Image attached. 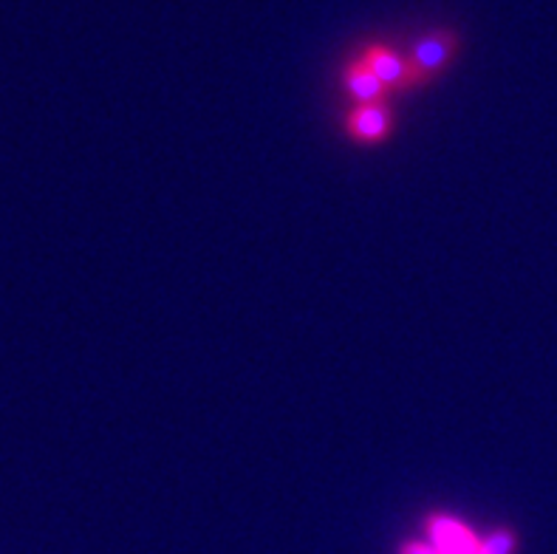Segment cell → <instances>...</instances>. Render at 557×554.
I'll use <instances>...</instances> for the list:
<instances>
[{"label": "cell", "mask_w": 557, "mask_h": 554, "mask_svg": "<svg viewBox=\"0 0 557 554\" xmlns=\"http://www.w3.org/2000/svg\"><path fill=\"white\" fill-rule=\"evenodd\" d=\"M456 49H459V40H456V35L447 32V28L428 32V35L419 37L408 54L410 65L417 71L419 83L433 77V74H438V71H445L447 65H450L453 57H456Z\"/></svg>", "instance_id": "6da1fadb"}, {"label": "cell", "mask_w": 557, "mask_h": 554, "mask_svg": "<svg viewBox=\"0 0 557 554\" xmlns=\"http://www.w3.org/2000/svg\"><path fill=\"white\" fill-rule=\"evenodd\" d=\"M360 60L368 69L374 71L382 83L388 85L391 91H394V88H410L413 83H419L417 71H413L408 57L388 49V46H368L360 54Z\"/></svg>", "instance_id": "7a4b0ae2"}, {"label": "cell", "mask_w": 557, "mask_h": 554, "mask_svg": "<svg viewBox=\"0 0 557 554\" xmlns=\"http://www.w3.org/2000/svg\"><path fill=\"white\" fill-rule=\"evenodd\" d=\"M346 91L351 94L357 106H371V102H382V99L388 97L391 88L357 57L346 69Z\"/></svg>", "instance_id": "3957f363"}, {"label": "cell", "mask_w": 557, "mask_h": 554, "mask_svg": "<svg viewBox=\"0 0 557 554\" xmlns=\"http://www.w3.org/2000/svg\"><path fill=\"white\" fill-rule=\"evenodd\" d=\"M348 127H351L354 139L380 141L385 139L391 131V111L385 108V102L357 106L351 116H348Z\"/></svg>", "instance_id": "277c9868"}, {"label": "cell", "mask_w": 557, "mask_h": 554, "mask_svg": "<svg viewBox=\"0 0 557 554\" xmlns=\"http://www.w3.org/2000/svg\"><path fill=\"white\" fill-rule=\"evenodd\" d=\"M481 546H484V554H512L518 541L509 529H498V532L490 534L487 541H481Z\"/></svg>", "instance_id": "5b68a950"}, {"label": "cell", "mask_w": 557, "mask_h": 554, "mask_svg": "<svg viewBox=\"0 0 557 554\" xmlns=\"http://www.w3.org/2000/svg\"><path fill=\"white\" fill-rule=\"evenodd\" d=\"M403 554H438V552L433 546H428V543H410V546H405Z\"/></svg>", "instance_id": "8992f818"}]
</instances>
